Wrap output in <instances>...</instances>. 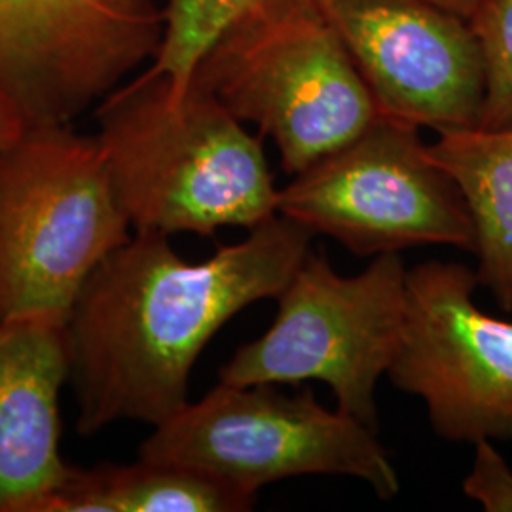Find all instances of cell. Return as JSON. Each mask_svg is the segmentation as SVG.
I'll use <instances>...</instances> for the list:
<instances>
[{
	"label": "cell",
	"mask_w": 512,
	"mask_h": 512,
	"mask_svg": "<svg viewBox=\"0 0 512 512\" xmlns=\"http://www.w3.org/2000/svg\"><path fill=\"white\" fill-rule=\"evenodd\" d=\"M27 131V124L14 101L0 90V160Z\"/></svg>",
	"instance_id": "cell-17"
},
{
	"label": "cell",
	"mask_w": 512,
	"mask_h": 512,
	"mask_svg": "<svg viewBox=\"0 0 512 512\" xmlns=\"http://www.w3.org/2000/svg\"><path fill=\"white\" fill-rule=\"evenodd\" d=\"M427 2H431V4L439 6L442 10H446V12H450V14L463 19H469V16L475 10L476 4H478V0H427Z\"/></svg>",
	"instance_id": "cell-18"
},
{
	"label": "cell",
	"mask_w": 512,
	"mask_h": 512,
	"mask_svg": "<svg viewBox=\"0 0 512 512\" xmlns=\"http://www.w3.org/2000/svg\"><path fill=\"white\" fill-rule=\"evenodd\" d=\"M255 499L200 469L139 458L133 465L73 467L46 512H243Z\"/></svg>",
	"instance_id": "cell-13"
},
{
	"label": "cell",
	"mask_w": 512,
	"mask_h": 512,
	"mask_svg": "<svg viewBox=\"0 0 512 512\" xmlns=\"http://www.w3.org/2000/svg\"><path fill=\"white\" fill-rule=\"evenodd\" d=\"M475 272L431 260L406 272L403 342L389 368L454 442L512 440V323L480 310Z\"/></svg>",
	"instance_id": "cell-8"
},
{
	"label": "cell",
	"mask_w": 512,
	"mask_h": 512,
	"mask_svg": "<svg viewBox=\"0 0 512 512\" xmlns=\"http://www.w3.org/2000/svg\"><path fill=\"white\" fill-rule=\"evenodd\" d=\"M406 268L378 255L359 275H340L325 256L300 262L277 294V315L260 338L220 368L222 384L323 382L338 410L378 431L376 384L403 342Z\"/></svg>",
	"instance_id": "cell-5"
},
{
	"label": "cell",
	"mask_w": 512,
	"mask_h": 512,
	"mask_svg": "<svg viewBox=\"0 0 512 512\" xmlns=\"http://www.w3.org/2000/svg\"><path fill=\"white\" fill-rule=\"evenodd\" d=\"M277 215L355 255L425 245L475 251V228L458 184L429 158L420 128L380 114L277 192Z\"/></svg>",
	"instance_id": "cell-7"
},
{
	"label": "cell",
	"mask_w": 512,
	"mask_h": 512,
	"mask_svg": "<svg viewBox=\"0 0 512 512\" xmlns=\"http://www.w3.org/2000/svg\"><path fill=\"white\" fill-rule=\"evenodd\" d=\"M484 63L482 128L512 124V0H478L467 19Z\"/></svg>",
	"instance_id": "cell-15"
},
{
	"label": "cell",
	"mask_w": 512,
	"mask_h": 512,
	"mask_svg": "<svg viewBox=\"0 0 512 512\" xmlns=\"http://www.w3.org/2000/svg\"><path fill=\"white\" fill-rule=\"evenodd\" d=\"M255 2L258 0H167L164 38L150 69L165 74L175 92H183L215 38Z\"/></svg>",
	"instance_id": "cell-14"
},
{
	"label": "cell",
	"mask_w": 512,
	"mask_h": 512,
	"mask_svg": "<svg viewBox=\"0 0 512 512\" xmlns=\"http://www.w3.org/2000/svg\"><path fill=\"white\" fill-rule=\"evenodd\" d=\"M311 236L275 215L243 241L188 262L169 236L135 232L93 272L67 321L78 431L122 420L156 427L179 412L207 342L239 311L277 298Z\"/></svg>",
	"instance_id": "cell-1"
},
{
	"label": "cell",
	"mask_w": 512,
	"mask_h": 512,
	"mask_svg": "<svg viewBox=\"0 0 512 512\" xmlns=\"http://www.w3.org/2000/svg\"><path fill=\"white\" fill-rule=\"evenodd\" d=\"M129 228L97 137L69 126L27 128L0 160V323L69 321Z\"/></svg>",
	"instance_id": "cell-4"
},
{
	"label": "cell",
	"mask_w": 512,
	"mask_h": 512,
	"mask_svg": "<svg viewBox=\"0 0 512 512\" xmlns=\"http://www.w3.org/2000/svg\"><path fill=\"white\" fill-rule=\"evenodd\" d=\"M139 458L200 469L256 495L266 484L306 475L355 476L380 499L401 482L378 431L317 403L311 389L222 384L154 427Z\"/></svg>",
	"instance_id": "cell-6"
},
{
	"label": "cell",
	"mask_w": 512,
	"mask_h": 512,
	"mask_svg": "<svg viewBox=\"0 0 512 512\" xmlns=\"http://www.w3.org/2000/svg\"><path fill=\"white\" fill-rule=\"evenodd\" d=\"M380 114L418 128L480 126L484 63L467 19L427 0H315Z\"/></svg>",
	"instance_id": "cell-10"
},
{
	"label": "cell",
	"mask_w": 512,
	"mask_h": 512,
	"mask_svg": "<svg viewBox=\"0 0 512 512\" xmlns=\"http://www.w3.org/2000/svg\"><path fill=\"white\" fill-rule=\"evenodd\" d=\"M192 80L255 124L296 175L378 116L376 99L315 0H258L203 54Z\"/></svg>",
	"instance_id": "cell-3"
},
{
	"label": "cell",
	"mask_w": 512,
	"mask_h": 512,
	"mask_svg": "<svg viewBox=\"0 0 512 512\" xmlns=\"http://www.w3.org/2000/svg\"><path fill=\"white\" fill-rule=\"evenodd\" d=\"M69 376L67 321L0 323V512H46L71 475L59 452V391Z\"/></svg>",
	"instance_id": "cell-11"
},
{
	"label": "cell",
	"mask_w": 512,
	"mask_h": 512,
	"mask_svg": "<svg viewBox=\"0 0 512 512\" xmlns=\"http://www.w3.org/2000/svg\"><path fill=\"white\" fill-rule=\"evenodd\" d=\"M427 152L458 184L471 213L478 283L512 311V124L440 131Z\"/></svg>",
	"instance_id": "cell-12"
},
{
	"label": "cell",
	"mask_w": 512,
	"mask_h": 512,
	"mask_svg": "<svg viewBox=\"0 0 512 512\" xmlns=\"http://www.w3.org/2000/svg\"><path fill=\"white\" fill-rule=\"evenodd\" d=\"M463 492L484 511L512 512V471L492 440L475 442L473 469L463 480Z\"/></svg>",
	"instance_id": "cell-16"
},
{
	"label": "cell",
	"mask_w": 512,
	"mask_h": 512,
	"mask_svg": "<svg viewBox=\"0 0 512 512\" xmlns=\"http://www.w3.org/2000/svg\"><path fill=\"white\" fill-rule=\"evenodd\" d=\"M156 0H0V90L27 128L69 126L154 59Z\"/></svg>",
	"instance_id": "cell-9"
},
{
	"label": "cell",
	"mask_w": 512,
	"mask_h": 512,
	"mask_svg": "<svg viewBox=\"0 0 512 512\" xmlns=\"http://www.w3.org/2000/svg\"><path fill=\"white\" fill-rule=\"evenodd\" d=\"M95 135L135 232L211 236L277 215L262 141L194 80L175 92L148 69L107 95Z\"/></svg>",
	"instance_id": "cell-2"
}]
</instances>
